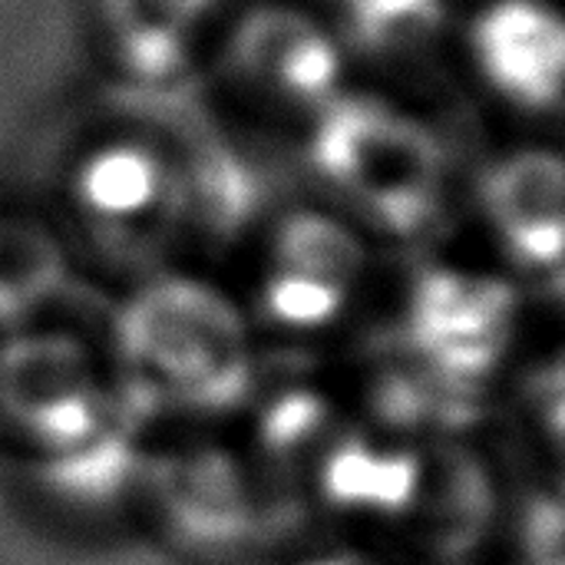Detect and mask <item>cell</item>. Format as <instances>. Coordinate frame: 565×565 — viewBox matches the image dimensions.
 I'll return each instance as SVG.
<instances>
[{
  "label": "cell",
  "mask_w": 565,
  "mask_h": 565,
  "mask_svg": "<svg viewBox=\"0 0 565 565\" xmlns=\"http://www.w3.org/2000/svg\"><path fill=\"white\" fill-rule=\"evenodd\" d=\"M460 50L490 103L543 119L563 93V20L546 0H483L463 23Z\"/></svg>",
  "instance_id": "cell-1"
},
{
  "label": "cell",
  "mask_w": 565,
  "mask_h": 565,
  "mask_svg": "<svg viewBox=\"0 0 565 565\" xmlns=\"http://www.w3.org/2000/svg\"><path fill=\"white\" fill-rule=\"evenodd\" d=\"M169 195L166 159L142 142H103L86 149L73 172V209L86 225H129L162 212Z\"/></svg>",
  "instance_id": "cell-2"
}]
</instances>
